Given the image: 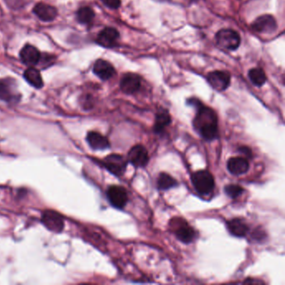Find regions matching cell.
<instances>
[{
	"label": "cell",
	"mask_w": 285,
	"mask_h": 285,
	"mask_svg": "<svg viewBox=\"0 0 285 285\" xmlns=\"http://www.w3.org/2000/svg\"><path fill=\"white\" fill-rule=\"evenodd\" d=\"M197 114L193 123L196 131L206 141H211L219 136V120L213 109L201 103L197 107Z\"/></svg>",
	"instance_id": "cell-1"
},
{
	"label": "cell",
	"mask_w": 285,
	"mask_h": 285,
	"mask_svg": "<svg viewBox=\"0 0 285 285\" xmlns=\"http://www.w3.org/2000/svg\"><path fill=\"white\" fill-rule=\"evenodd\" d=\"M191 181L195 190L202 196L209 195L215 187L213 175L207 170H200L193 173Z\"/></svg>",
	"instance_id": "cell-2"
},
{
	"label": "cell",
	"mask_w": 285,
	"mask_h": 285,
	"mask_svg": "<svg viewBox=\"0 0 285 285\" xmlns=\"http://www.w3.org/2000/svg\"><path fill=\"white\" fill-rule=\"evenodd\" d=\"M217 43L227 50H236L241 44V37L237 31L231 28H222L216 33Z\"/></svg>",
	"instance_id": "cell-3"
},
{
	"label": "cell",
	"mask_w": 285,
	"mask_h": 285,
	"mask_svg": "<svg viewBox=\"0 0 285 285\" xmlns=\"http://www.w3.org/2000/svg\"><path fill=\"white\" fill-rule=\"evenodd\" d=\"M20 98L15 80L12 78L0 79V100L14 104L18 103Z\"/></svg>",
	"instance_id": "cell-4"
},
{
	"label": "cell",
	"mask_w": 285,
	"mask_h": 285,
	"mask_svg": "<svg viewBox=\"0 0 285 285\" xmlns=\"http://www.w3.org/2000/svg\"><path fill=\"white\" fill-rule=\"evenodd\" d=\"M208 84L218 91H224L231 84V76L229 72L224 70H214L207 75Z\"/></svg>",
	"instance_id": "cell-5"
},
{
	"label": "cell",
	"mask_w": 285,
	"mask_h": 285,
	"mask_svg": "<svg viewBox=\"0 0 285 285\" xmlns=\"http://www.w3.org/2000/svg\"><path fill=\"white\" fill-rule=\"evenodd\" d=\"M104 167L109 172L117 177H121L126 172L127 167V161L124 157L119 154H111L103 160Z\"/></svg>",
	"instance_id": "cell-6"
},
{
	"label": "cell",
	"mask_w": 285,
	"mask_h": 285,
	"mask_svg": "<svg viewBox=\"0 0 285 285\" xmlns=\"http://www.w3.org/2000/svg\"><path fill=\"white\" fill-rule=\"evenodd\" d=\"M176 223L172 221V226L174 227V234L178 240L184 244H190L195 239L196 233L192 227L183 219H176Z\"/></svg>",
	"instance_id": "cell-7"
},
{
	"label": "cell",
	"mask_w": 285,
	"mask_h": 285,
	"mask_svg": "<svg viewBox=\"0 0 285 285\" xmlns=\"http://www.w3.org/2000/svg\"><path fill=\"white\" fill-rule=\"evenodd\" d=\"M120 33L113 27H105L98 33L96 43L104 48H113L118 44Z\"/></svg>",
	"instance_id": "cell-8"
},
{
	"label": "cell",
	"mask_w": 285,
	"mask_h": 285,
	"mask_svg": "<svg viewBox=\"0 0 285 285\" xmlns=\"http://www.w3.org/2000/svg\"><path fill=\"white\" fill-rule=\"evenodd\" d=\"M253 30L261 33H274L277 29V22L275 17L270 14H264L258 17L251 24Z\"/></svg>",
	"instance_id": "cell-9"
},
{
	"label": "cell",
	"mask_w": 285,
	"mask_h": 285,
	"mask_svg": "<svg viewBox=\"0 0 285 285\" xmlns=\"http://www.w3.org/2000/svg\"><path fill=\"white\" fill-rule=\"evenodd\" d=\"M107 198L114 208L122 209L128 203V195L126 189L120 186H111L107 190Z\"/></svg>",
	"instance_id": "cell-10"
},
{
	"label": "cell",
	"mask_w": 285,
	"mask_h": 285,
	"mask_svg": "<svg viewBox=\"0 0 285 285\" xmlns=\"http://www.w3.org/2000/svg\"><path fill=\"white\" fill-rule=\"evenodd\" d=\"M141 87V77L137 74L127 73L121 78L120 88L126 95H133Z\"/></svg>",
	"instance_id": "cell-11"
},
{
	"label": "cell",
	"mask_w": 285,
	"mask_h": 285,
	"mask_svg": "<svg viewBox=\"0 0 285 285\" xmlns=\"http://www.w3.org/2000/svg\"><path fill=\"white\" fill-rule=\"evenodd\" d=\"M42 223L47 229L54 233H60L64 229V219L54 211H45L42 215Z\"/></svg>",
	"instance_id": "cell-12"
},
{
	"label": "cell",
	"mask_w": 285,
	"mask_h": 285,
	"mask_svg": "<svg viewBox=\"0 0 285 285\" xmlns=\"http://www.w3.org/2000/svg\"><path fill=\"white\" fill-rule=\"evenodd\" d=\"M128 161L136 167H144L149 162L147 150L141 145H136L128 152Z\"/></svg>",
	"instance_id": "cell-13"
},
{
	"label": "cell",
	"mask_w": 285,
	"mask_h": 285,
	"mask_svg": "<svg viewBox=\"0 0 285 285\" xmlns=\"http://www.w3.org/2000/svg\"><path fill=\"white\" fill-rule=\"evenodd\" d=\"M19 57L21 61L27 66H35L39 64L41 58V53L36 47L33 46L32 44H27L21 49Z\"/></svg>",
	"instance_id": "cell-14"
},
{
	"label": "cell",
	"mask_w": 285,
	"mask_h": 285,
	"mask_svg": "<svg viewBox=\"0 0 285 285\" xmlns=\"http://www.w3.org/2000/svg\"><path fill=\"white\" fill-rule=\"evenodd\" d=\"M93 72L100 80H108L116 75V69L113 65L105 59H97L93 66Z\"/></svg>",
	"instance_id": "cell-15"
},
{
	"label": "cell",
	"mask_w": 285,
	"mask_h": 285,
	"mask_svg": "<svg viewBox=\"0 0 285 285\" xmlns=\"http://www.w3.org/2000/svg\"><path fill=\"white\" fill-rule=\"evenodd\" d=\"M33 13L44 22H51L58 15V10L55 7L44 3L35 4L33 8Z\"/></svg>",
	"instance_id": "cell-16"
},
{
	"label": "cell",
	"mask_w": 285,
	"mask_h": 285,
	"mask_svg": "<svg viewBox=\"0 0 285 285\" xmlns=\"http://www.w3.org/2000/svg\"><path fill=\"white\" fill-rule=\"evenodd\" d=\"M227 167L231 174L240 176L249 171V162L245 157H232L229 160Z\"/></svg>",
	"instance_id": "cell-17"
},
{
	"label": "cell",
	"mask_w": 285,
	"mask_h": 285,
	"mask_svg": "<svg viewBox=\"0 0 285 285\" xmlns=\"http://www.w3.org/2000/svg\"><path fill=\"white\" fill-rule=\"evenodd\" d=\"M88 144L93 150H105L110 147V141L105 136L96 131H90L86 136Z\"/></svg>",
	"instance_id": "cell-18"
},
{
	"label": "cell",
	"mask_w": 285,
	"mask_h": 285,
	"mask_svg": "<svg viewBox=\"0 0 285 285\" xmlns=\"http://www.w3.org/2000/svg\"><path fill=\"white\" fill-rule=\"evenodd\" d=\"M229 233L237 238H244L249 233V226L241 219H234L227 223Z\"/></svg>",
	"instance_id": "cell-19"
},
{
	"label": "cell",
	"mask_w": 285,
	"mask_h": 285,
	"mask_svg": "<svg viewBox=\"0 0 285 285\" xmlns=\"http://www.w3.org/2000/svg\"><path fill=\"white\" fill-rule=\"evenodd\" d=\"M23 78L27 82L36 89H41L44 86V81L39 69L34 67H28L23 73Z\"/></svg>",
	"instance_id": "cell-20"
},
{
	"label": "cell",
	"mask_w": 285,
	"mask_h": 285,
	"mask_svg": "<svg viewBox=\"0 0 285 285\" xmlns=\"http://www.w3.org/2000/svg\"><path fill=\"white\" fill-rule=\"evenodd\" d=\"M172 122V118L167 110L162 109L157 111L155 119L154 131L155 133L162 134L165 131V129L169 126Z\"/></svg>",
	"instance_id": "cell-21"
},
{
	"label": "cell",
	"mask_w": 285,
	"mask_h": 285,
	"mask_svg": "<svg viewBox=\"0 0 285 285\" xmlns=\"http://www.w3.org/2000/svg\"><path fill=\"white\" fill-rule=\"evenodd\" d=\"M95 13L92 8L88 6L81 7L76 12V19L81 24H90L95 18Z\"/></svg>",
	"instance_id": "cell-22"
},
{
	"label": "cell",
	"mask_w": 285,
	"mask_h": 285,
	"mask_svg": "<svg viewBox=\"0 0 285 285\" xmlns=\"http://www.w3.org/2000/svg\"><path fill=\"white\" fill-rule=\"evenodd\" d=\"M157 185L159 190L167 191L177 187V182L172 176L165 172H162L157 177Z\"/></svg>",
	"instance_id": "cell-23"
},
{
	"label": "cell",
	"mask_w": 285,
	"mask_h": 285,
	"mask_svg": "<svg viewBox=\"0 0 285 285\" xmlns=\"http://www.w3.org/2000/svg\"><path fill=\"white\" fill-rule=\"evenodd\" d=\"M250 81L257 87H261L267 81V75L261 68H254L249 71Z\"/></svg>",
	"instance_id": "cell-24"
},
{
	"label": "cell",
	"mask_w": 285,
	"mask_h": 285,
	"mask_svg": "<svg viewBox=\"0 0 285 285\" xmlns=\"http://www.w3.org/2000/svg\"><path fill=\"white\" fill-rule=\"evenodd\" d=\"M224 192L229 198L235 199V198H239L244 193V189L242 188L241 186L237 185V184H229L224 188Z\"/></svg>",
	"instance_id": "cell-25"
},
{
	"label": "cell",
	"mask_w": 285,
	"mask_h": 285,
	"mask_svg": "<svg viewBox=\"0 0 285 285\" xmlns=\"http://www.w3.org/2000/svg\"><path fill=\"white\" fill-rule=\"evenodd\" d=\"M107 8L117 9L121 7V0H100Z\"/></svg>",
	"instance_id": "cell-26"
},
{
	"label": "cell",
	"mask_w": 285,
	"mask_h": 285,
	"mask_svg": "<svg viewBox=\"0 0 285 285\" xmlns=\"http://www.w3.org/2000/svg\"><path fill=\"white\" fill-rule=\"evenodd\" d=\"M239 152L245 155V158H251L252 157V151L249 149V147H242L239 148Z\"/></svg>",
	"instance_id": "cell-27"
},
{
	"label": "cell",
	"mask_w": 285,
	"mask_h": 285,
	"mask_svg": "<svg viewBox=\"0 0 285 285\" xmlns=\"http://www.w3.org/2000/svg\"><path fill=\"white\" fill-rule=\"evenodd\" d=\"M166 1H169V0H166Z\"/></svg>",
	"instance_id": "cell-28"
}]
</instances>
